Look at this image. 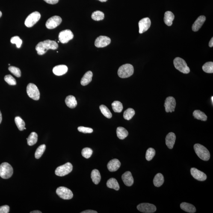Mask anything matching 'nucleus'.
I'll list each match as a JSON object with an SVG mask.
<instances>
[{
	"instance_id": "nucleus-1",
	"label": "nucleus",
	"mask_w": 213,
	"mask_h": 213,
	"mask_svg": "<svg viewBox=\"0 0 213 213\" xmlns=\"http://www.w3.org/2000/svg\"><path fill=\"white\" fill-rule=\"evenodd\" d=\"M58 44L55 41L48 40L39 42L36 46V50L39 55H43L49 49L55 50L58 48Z\"/></svg>"
},
{
	"instance_id": "nucleus-2",
	"label": "nucleus",
	"mask_w": 213,
	"mask_h": 213,
	"mask_svg": "<svg viewBox=\"0 0 213 213\" xmlns=\"http://www.w3.org/2000/svg\"><path fill=\"white\" fill-rule=\"evenodd\" d=\"M194 149L198 156L204 161H208L210 158L209 151L205 146L199 144L194 145Z\"/></svg>"
},
{
	"instance_id": "nucleus-3",
	"label": "nucleus",
	"mask_w": 213,
	"mask_h": 213,
	"mask_svg": "<svg viewBox=\"0 0 213 213\" xmlns=\"http://www.w3.org/2000/svg\"><path fill=\"white\" fill-rule=\"evenodd\" d=\"M134 73V68L132 65L126 64L123 65L119 68L118 74L122 78H129Z\"/></svg>"
},
{
	"instance_id": "nucleus-4",
	"label": "nucleus",
	"mask_w": 213,
	"mask_h": 213,
	"mask_svg": "<svg viewBox=\"0 0 213 213\" xmlns=\"http://www.w3.org/2000/svg\"><path fill=\"white\" fill-rule=\"evenodd\" d=\"M13 174V168L8 163H3L0 165V176L3 179H9Z\"/></svg>"
},
{
	"instance_id": "nucleus-5",
	"label": "nucleus",
	"mask_w": 213,
	"mask_h": 213,
	"mask_svg": "<svg viewBox=\"0 0 213 213\" xmlns=\"http://www.w3.org/2000/svg\"><path fill=\"white\" fill-rule=\"evenodd\" d=\"M175 67L180 72L184 74H188L190 72V69L185 60L180 57H176L173 61Z\"/></svg>"
},
{
	"instance_id": "nucleus-6",
	"label": "nucleus",
	"mask_w": 213,
	"mask_h": 213,
	"mask_svg": "<svg viewBox=\"0 0 213 213\" xmlns=\"http://www.w3.org/2000/svg\"><path fill=\"white\" fill-rule=\"evenodd\" d=\"M27 93L28 96L35 100H38L40 98V91L37 86L33 84H29L27 87Z\"/></svg>"
},
{
	"instance_id": "nucleus-7",
	"label": "nucleus",
	"mask_w": 213,
	"mask_h": 213,
	"mask_svg": "<svg viewBox=\"0 0 213 213\" xmlns=\"http://www.w3.org/2000/svg\"><path fill=\"white\" fill-rule=\"evenodd\" d=\"M73 166L71 163L68 162L57 168L55 173L57 176H63L68 174L72 171Z\"/></svg>"
},
{
	"instance_id": "nucleus-8",
	"label": "nucleus",
	"mask_w": 213,
	"mask_h": 213,
	"mask_svg": "<svg viewBox=\"0 0 213 213\" xmlns=\"http://www.w3.org/2000/svg\"><path fill=\"white\" fill-rule=\"evenodd\" d=\"M40 18L41 15L39 12L37 11L33 12L25 19V24L26 26L28 28H31L40 20Z\"/></svg>"
},
{
	"instance_id": "nucleus-9",
	"label": "nucleus",
	"mask_w": 213,
	"mask_h": 213,
	"mask_svg": "<svg viewBox=\"0 0 213 213\" xmlns=\"http://www.w3.org/2000/svg\"><path fill=\"white\" fill-rule=\"evenodd\" d=\"M56 193L62 199L69 200L73 197L72 192L69 189L64 187H60L57 189Z\"/></svg>"
},
{
	"instance_id": "nucleus-10",
	"label": "nucleus",
	"mask_w": 213,
	"mask_h": 213,
	"mask_svg": "<svg viewBox=\"0 0 213 213\" xmlns=\"http://www.w3.org/2000/svg\"><path fill=\"white\" fill-rule=\"evenodd\" d=\"M74 37L73 33L69 29H66L60 32L59 34L58 39L63 43H67L69 40H72Z\"/></svg>"
},
{
	"instance_id": "nucleus-11",
	"label": "nucleus",
	"mask_w": 213,
	"mask_h": 213,
	"mask_svg": "<svg viewBox=\"0 0 213 213\" xmlns=\"http://www.w3.org/2000/svg\"><path fill=\"white\" fill-rule=\"evenodd\" d=\"M62 22L60 16H55L48 19L46 23V28L49 29H54L59 25Z\"/></svg>"
},
{
	"instance_id": "nucleus-12",
	"label": "nucleus",
	"mask_w": 213,
	"mask_h": 213,
	"mask_svg": "<svg viewBox=\"0 0 213 213\" xmlns=\"http://www.w3.org/2000/svg\"><path fill=\"white\" fill-rule=\"evenodd\" d=\"M137 209L140 212L145 213H152L156 210V207L153 204L143 203L137 206Z\"/></svg>"
},
{
	"instance_id": "nucleus-13",
	"label": "nucleus",
	"mask_w": 213,
	"mask_h": 213,
	"mask_svg": "<svg viewBox=\"0 0 213 213\" xmlns=\"http://www.w3.org/2000/svg\"><path fill=\"white\" fill-rule=\"evenodd\" d=\"M176 105V100L172 96L167 98L164 104V107L166 112L172 113L175 111Z\"/></svg>"
},
{
	"instance_id": "nucleus-14",
	"label": "nucleus",
	"mask_w": 213,
	"mask_h": 213,
	"mask_svg": "<svg viewBox=\"0 0 213 213\" xmlns=\"http://www.w3.org/2000/svg\"><path fill=\"white\" fill-rule=\"evenodd\" d=\"M111 40L106 36H100L96 39L95 46L98 48L105 47L111 43Z\"/></svg>"
},
{
	"instance_id": "nucleus-15",
	"label": "nucleus",
	"mask_w": 213,
	"mask_h": 213,
	"mask_svg": "<svg viewBox=\"0 0 213 213\" xmlns=\"http://www.w3.org/2000/svg\"><path fill=\"white\" fill-rule=\"evenodd\" d=\"M151 21L149 18L142 19L139 22V33L140 34L145 32L150 28Z\"/></svg>"
},
{
	"instance_id": "nucleus-16",
	"label": "nucleus",
	"mask_w": 213,
	"mask_h": 213,
	"mask_svg": "<svg viewBox=\"0 0 213 213\" xmlns=\"http://www.w3.org/2000/svg\"><path fill=\"white\" fill-rule=\"evenodd\" d=\"M192 176L195 179L200 181H204L207 179V176L203 172L197 170L195 168H192L190 170Z\"/></svg>"
},
{
	"instance_id": "nucleus-17",
	"label": "nucleus",
	"mask_w": 213,
	"mask_h": 213,
	"mask_svg": "<svg viewBox=\"0 0 213 213\" xmlns=\"http://www.w3.org/2000/svg\"><path fill=\"white\" fill-rule=\"evenodd\" d=\"M122 179L124 184L127 186H131L134 184V178L130 171H127L123 174L122 176Z\"/></svg>"
},
{
	"instance_id": "nucleus-18",
	"label": "nucleus",
	"mask_w": 213,
	"mask_h": 213,
	"mask_svg": "<svg viewBox=\"0 0 213 213\" xmlns=\"http://www.w3.org/2000/svg\"><path fill=\"white\" fill-rule=\"evenodd\" d=\"M206 20V18L204 16H201L198 18L197 20L195 21L194 23L192 25V29L193 31L194 32L198 31L201 28Z\"/></svg>"
},
{
	"instance_id": "nucleus-19",
	"label": "nucleus",
	"mask_w": 213,
	"mask_h": 213,
	"mask_svg": "<svg viewBox=\"0 0 213 213\" xmlns=\"http://www.w3.org/2000/svg\"><path fill=\"white\" fill-rule=\"evenodd\" d=\"M121 163L119 160L117 159L112 160L108 163V168L110 172L117 171L120 167Z\"/></svg>"
},
{
	"instance_id": "nucleus-20",
	"label": "nucleus",
	"mask_w": 213,
	"mask_h": 213,
	"mask_svg": "<svg viewBox=\"0 0 213 213\" xmlns=\"http://www.w3.org/2000/svg\"><path fill=\"white\" fill-rule=\"evenodd\" d=\"M176 135L173 132H170L167 134L165 138L166 145L170 149H173L176 140Z\"/></svg>"
},
{
	"instance_id": "nucleus-21",
	"label": "nucleus",
	"mask_w": 213,
	"mask_h": 213,
	"mask_svg": "<svg viewBox=\"0 0 213 213\" xmlns=\"http://www.w3.org/2000/svg\"><path fill=\"white\" fill-rule=\"evenodd\" d=\"M68 70L67 66L65 65H60L55 66L53 68V72L55 75L60 76L67 73Z\"/></svg>"
},
{
	"instance_id": "nucleus-22",
	"label": "nucleus",
	"mask_w": 213,
	"mask_h": 213,
	"mask_svg": "<svg viewBox=\"0 0 213 213\" xmlns=\"http://www.w3.org/2000/svg\"><path fill=\"white\" fill-rule=\"evenodd\" d=\"M93 76V74L91 71H89L86 72L81 79V85L86 86L89 84L92 81Z\"/></svg>"
},
{
	"instance_id": "nucleus-23",
	"label": "nucleus",
	"mask_w": 213,
	"mask_h": 213,
	"mask_svg": "<svg viewBox=\"0 0 213 213\" xmlns=\"http://www.w3.org/2000/svg\"><path fill=\"white\" fill-rule=\"evenodd\" d=\"M175 19V16L173 13L170 11H167L165 13L164 22L166 25L170 26L173 24Z\"/></svg>"
},
{
	"instance_id": "nucleus-24",
	"label": "nucleus",
	"mask_w": 213,
	"mask_h": 213,
	"mask_svg": "<svg viewBox=\"0 0 213 213\" xmlns=\"http://www.w3.org/2000/svg\"><path fill=\"white\" fill-rule=\"evenodd\" d=\"M180 207L184 211L188 213H194L196 211V208L193 205L187 202H182L181 203Z\"/></svg>"
},
{
	"instance_id": "nucleus-25",
	"label": "nucleus",
	"mask_w": 213,
	"mask_h": 213,
	"mask_svg": "<svg viewBox=\"0 0 213 213\" xmlns=\"http://www.w3.org/2000/svg\"><path fill=\"white\" fill-rule=\"evenodd\" d=\"M65 103L67 106L71 109L75 108L78 104L76 99L74 96L72 95H69L66 98Z\"/></svg>"
},
{
	"instance_id": "nucleus-26",
	"label": "nucleus",
	"mask_w": 213,
	"mask_h": 213,
	"mask_svg": "<svg viewBox=\"0 0 213 213\" xmlns=\"http://www.w3.org/2000/svg\"><path fill=\"white\" fill-rule=\"evenodd\" d=\"M107 186L108 188L113 189L116 191H118L120 189V186L117 180L114 178H111L107 182Z\"/></svg>"
},
{
	"instance_id": "nucleus-27",
	"label": "nucleus",
	"mask_w": 213,
	"mask_h": 213,
	"mask_svg": "<svg viewBox=\"0 0 213 213\" xmlns=\"http://www.w3.org/2000/svg\"><path fill=\"white\" fill-rule=\"evenodd\" d=\"M164 177L162 174H157L154 178L153 183L155 187H160L164 184Z\"/></svg>"
},
{
	"instance_id": "nucleus-28",
	"label": "nucleus",
	"mask_w": 213,
	"mask_h": 213,
	"mask_svg": "<svg viewBox=\"0 0 213 213\" xmlns=\"http://www.w3.org/2000/svg\"><path fill=\"white\" fill-rule=\"evenodd\" d=\"M91 178L94 183L99 184L101 180V177L100 173L97 170H94L92 171Z\"/></svg>"
},
{
	"instance_id": "nucleus-29",
	"label": "nucleus",
	"mask_w": 213,
	"mask_h": 213,
	"mask_svg": "<svg viewBox=\"0 0 213 213\" xmlns=\"http://www.w3.org/2000/svg\"><path fill=\"white\" fill-rule=\"evenodd\" d=\"M117 134L118 137L120 139H124L128 135V132L125 128L119 127L117 129Z\"/></svg>"
},
{
	"instance_id": "nucleus-30",
	"label": "nucleus",
	"mask_w": 213,
	"mask_h": 213,
	"mask_svg": "<svg viewBox=\"0 0 213 213\" xmlns=\"http://www.w3.org/2000/svg\"><path fill=\"white\" fill-rule=\"evenodd\" d=\"M193 116L195 119L203 121H206L207 120V117L205 113L200 110H195L193 112Z\"/></svg>"
},
{
	"instance_id": "nucleus-31",
	"label": "nucleus",
	"mask_w": 213,
	"mask_h": 213,
	"mask_svg": "<svg viewBox=\"0 0 213 213\" xmlns=\"http://www.w3.org/2000/svg\"><path fill=\"white\" fill-rule=\"evenodd\" d=\"M27 139L28 140V145H34L37 142V134L34 132H32Z\"/></svg>"
},
{
	"instance_id": "nucleus-32",
	"label": "nucleus",
	"mask_w": 213,
	"mask_h": 213,
	"mask_svg": "<svg viewBox=\"0 0 213 213\" xmlns=\"http://www.w3.org/2000/svg\"><path fill=\"white\" fill-rule=\"evenodd\" d=\"M112 109L115 113H121L123 110V107L122 104L119 101H115L112 104Z\"/></svg>"
},
{
	"instance_id": "nucleus-33",
	"label": "nucleus",
	"mask_w": 213,
	"mask_h": 213,
	"mask_svg": "<svg viewBox=\"0 0 213 213\" xmlns=\"http://www.w3.org/2000/svg\"><path fill=\"white\" fill-rule=\"evenodd\" d=\"M91 18L93 20L95 21L102 20L104 19V14L103 12L97 10L92 13Z\"/></svg>"
},
{
	"instance_id": "nucleus-34",
	"label": "nucleus",
	"mask_w": 213,
	"mask_h": 213,
	"mask_svg": "<svg viewBox=\"0 0 213 213\" xmlns=\"http://www.w3.org/2000/svg\"><path fill=\"white\" fill-rule=\"evenodd\" d=\"M135 114V111L132 108H128L124 113V119L127 120H131Z\"/></svg>"
},
{
	"instance_id": "nucleus-35",
	"label": "nucleus",
	"mask_w": 213,
	"mask_h": 213,
	"mask_svg": "<svg viewBox=\"0 0 213 213\" xmlns=\"http://www.w3.org/2000/svg\"><path fill=\"white\" fill-rule=\"evenodd\" d=\"M99 109H100L101 112L102 114L104 115L105 117H107L108 119H111L112 117V114L110 110L107 108L106 106L104 105H102L99 106Z\"/></svg>"
},
{
	"instance_id": "nucleus-36",
	"label": "nucleus",
	"mask_w": 213,
	"mask_h": 213,
	"mask_svg": "<svg viewBox=\"0 0 213 213\" xmlns=\"http://www.w3.org/2000/svg\"><path fill=\"white\" fill-rule=\"evenodd\" d=\"M202 69L207 73H213V63L212 62H207L204 64L202 67Z\"/></svg>"
},
{
	"instance_id": "nucleus-37",
	"label": "nucleus",
	"mask_w": 213,
	"mask_h": 213,
	"mask_svg": "<svg viewBox=\"0 0 213 213\" xmlns=\"http://www.w3.org/2000/svg\"><path fill=\"white\" fill-rule=\"evenodd\" d=\"M15 123L17 126L20 131H23L25 127V123L23 120L19 117H17L15 118Z\"/></svg>"
},
{
	"instance_id": "nucleus-38",
	"label": "nucleus",
	"mask_w": 213,
	"mask_h": 213,
	"mask_svg": "<svg viewBox=\"0 0 213 213\" xmlns=\"http://www.w3.org/2000/svg\"><path fill=\"white\" fill-rule=\"evenodd\" d=\"M46 149V145L43 144L39 146L35 153V157L36 159H39L41 157Z\"/></svg>"
},
{
	"instance_id": "nucleus-39",
	"label": "nucleus",
	"mask_w": 213,
	"mask_h": 213,
	"mask_svg": "<svg viewBox=\"0 0 213 213\" xmlns=\"http://www.w3.org/2000/svg\"><path fill=\"white\" fill-rule=\"evenodd\" d=\"M155 154V151L152 148H150L146 151V159L148 161L151 160Z\"/></svg>"
},
{
	"instance_id": "nucleus-40",
	"label": "nucleus",
	"mask_w": 213,
	"mask_h": 213,
	"mask_svg": "<svg viewBox=\"0 0 213 213\" xmlns=\"http://www.w3.org/2000/svg\"><path fill=\"white\" fill-rule=\"evenodd\" d=\"M93 153V151L91 149L89 148H84L81 152V154L84 158L89 159Z\"/></svg>"
},
{
	"instance_id": "nucleus-41",
	"label": "nucleus",
	"mask_w": 213,
	"mask_h": 213,
	"mask_svg": "<svg viewBox=\"0 0 213 213\" xmlns=\"http://www.w3.org/2000/svg\"><path fill=\"white\" fill-rule=\"evenodd\" d=\"M8 69L11 73L18 78H19L21 76V70L19 68L11 66L9 67Z\"/></svg>"
},
{
	"instance_id": "nucleus-42",
	"label": "nucleus",
	"mask_w": 213,
	"mask_h": 213,
	"mask_svg": "<svg viewBox=\"0 0 213 213\" xmlns=\"http://www.w3.org/2000/svg\"><path fill=\"white\" fill-rule=\"evenodd\" d=\"M10 42L13 44H16L17 48H19L22 44V41L18 36H15L12 37Z\"/></svg>"
},
{
	"instance_id": "nucleus-43",
	"label": "nucleus",
	"mask_w": 213,
	"mask_h": 213,
	"mask_svg": "<svg viewBox=\"0 0 213 213\" xmlns=\"http://www.w3.org/2000/svg\"><path fill=\"white\" fill-rule=\"evenodd\" d=\"M4 80L6 82L10 85H15L16 84V79L11 75H6L4 78Z\"/></svg>"
},
{
	"instance_id": "nucleus-44",
	"label": "nucleus",
	"mask_w": 213,
	"mask_h": 213,
	"mask_svg": "<svg viewBox=\"0 0 213 213\" xmlns=\"http://www.w3.org/2000/svg\"><path fill=\"white\" fill-rule=\"evenodd\" d=\"M78 131L80 132L84 133V134H90L93 133V129L90 128L84 127V126H80L78 128Z\"/></svg>"
},
{
	"instance_id": "nucleus-45",
	"label": "nucleus",
	"mask_w": 213,
	"mask_h": 213,
	"mask_svg": "<svg viewBox=\"0 0 213 213\" xmlns=\"http://www.w3.org/2000/svg\"><path fill=\"white\" fill-rule=\"evenodd\" d=\"M9 210V206L8 205H4L0 207V213H8Z\"/></svg>"
},
{
	"instance_id": "nucleus-46",
	"label": "nucleus",
	"mask_w": 213,
	"mask_h": 213,
	"mask_svg": "<svg viewBox=\"0 0 213 213\" xmlns=\"http://www.w3.org/2000/svg\"><path fill=\"white\" fill-rule=\"evenodd\" d=\"M47 3L51 4H55L57 3L59 0H43Z\"/></svg>"
},
{
	"instance_id": "nucleus-47",
	"label": "nucleus",
	"mask_w": 213,
	"mask_h": 213,
	"mask_svg": "<svg viewBox=\"0 0 213 213\" xmlns=\"http://www.w3.org/2000/svg\"><path fill=\"white\" fill-rule=\"evenodd\" d=\"M81 213H97V211L93 210H87L81 212Z\"/></svg>"
},
{
	"instance_id": "nucleus-48",
	"label": "nucleus",
	"mask_w": 213,
	"mask_h": 213,
	"mask_svg": "<svg viewBox=\"0 0 213 213\" xmlns=\"http://www.w3.org/2000/svg\"><path fill=\"white\" fill-rule=\"evenodd\" d=\"M209 46L211 48L213 47V38L212 37V38L211 39V40H210V41L209 42Z\"/></svg>"
},
{
	"instance_id": "nucleus-49",
	"label": "nucleus",
	"mask_w": 213,
	"mask_h": 213,
	"mask_svg": "<svg viewBox=\"0 0 213 213\" xmlns=\"http://www.w3.org/2000/svg\"><path fill=\"white\" fill-rule=\"evenodd\" d=\"M31 213H42L41 211L38 210H35L31 211Z\"/></svg>"
},
{
	"instance_id": "nucleus-50",
	"label": "nucleus",
	"mask_w": 213,
	"mask_h": 213,
	"mask_svg": "<svg viewBox=\"0 0 213 213\" xmlns=\"http://www.w3.org/2000/svg\"><path fill=\"white\" fill-rule=\"evenodd\" d=\"M2 114H1V111H0V124L1 123V122H2Z\"/></svg>"
},
{
	"instance_id": "nucleus-51",
	"label": "nucleus",
	"mask_w": 213,
	"mask_h": 213,
	"mask_svg": "<svg viewBox=\"0 0 213 213\" xmlns=\"http://www.w3.org/2000/svg\"><path fill=\"white\" fill-rule=\"evenodd\" d=\"M98 1H100L101 2H106L108 1V0H98Z\"/></svg>"
},
{
	"instance_id": "nucleus-52",
	"label": "nucleus",
	"mask_w": 213,
	"mask_h": 213,
	"mask_svg": "<svg viewBox=\"0 0 213 213\" xmlns=\"http://www.w3.org/2000/svg\"><path fill=\"white\" fill-rule=\"evenodd\" d=\"M2 13H1V12L0 11V18L1 17V16H2Z\"/></svg>"
},
{
	"instance_id": "nucleus-53",
	"label": "nucleus",
	"mask_w": 213,
	"mask_h": 213,
	"mask_svg": "<svg viewBox=\"0 0 213 213\" xmlns=\"http://www.w3.org/2000/svg\"><path fill=\"white\" fill-rule=\"evenodd\" d=\"M211 101H212V104L213 103V97L212 96L211 97Z\"/></svg>"
},
{
	"instance_id": "nucleus-54",
	"label": "nucleus",
	"mask_w": 213,
	"mask_h": 213,
	"mask_svg": "<svg viewBox=\"0 0 213 213\" xmlns=\"http://www.w3.org/2000/svg\"><path fill=\"white\" fill-rule=\"evenodd\" d=\"M26 129V128H25V127L24 128V129Z\"/></svg>"
}]
</instances>
